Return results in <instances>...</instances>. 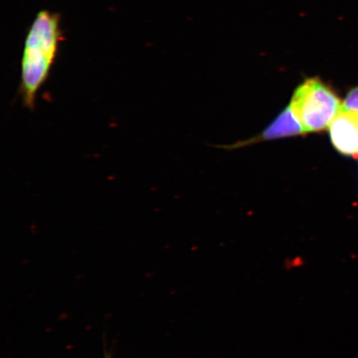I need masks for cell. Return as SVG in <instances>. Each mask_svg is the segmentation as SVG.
I'll return each mask as SVG.
<instances>
[{
    "label": "cell",
    "instance_id": "obj_6",
    "mask_svg": "<svg viewBox=\"0 0 358 358\" xmlns=\"http://www.w3.org/2000/svg\"><path fill=\"white\" fill-rule=\"evenodd\" d=\"M106 358H110L109 357H106Z\"/></svg>",
    "mask_w": 358,
    "mask_h": 358
},
{
    "label": "cell",
    "instance_id": "obj_3",
    "mask_svg": "<svg viewBox=\"0 0 358 358\" xmlns=\"http://www.w3.org/2000/svg\"><path fill=\"white\" fill-rule=\"evenodd\" d=\"M329 134L339 153L358 155V112L341 110L330 124Z\"/></svg>",
    "mask_w": 358,
    "mask_h": 358
},
{
    "label": "cell",
    "instance_id": "obj_5",
    "mask_svg": "<svg viewBox=\"0 0 358 358\" xmlns=\"http://www.w3.org/2000/svg\"><path fill=\"white\" fill-rule=\"evenodd\" d=\"M342 110L358 112V87L349 92L343 102Z\"/></svg>",
    "mask_w": 358,
    "mask_h": 358
},
{
    "label": "cell",
    "instance_id": "obj_1",
    "mask_svg": "<svg viewBox=\"0 0 358 358\" xmlns=\"http://www.w3.org/2000/svg\"><path fill=\"white\" fill-rule=\"evenodd\" d=\"M60 15L49 10L36 15L27 33L21 59L20 96L34 109L37 96L55 64L62 39Z\"/></svg>",
    "mask_w": 358,
    "mask_h": 358
},
{
    "label": "cell",
    "instance_id": "obj_2",
    "mask_svg": "<svg viewBox=\"0 0 358 358\" xmlns=\"http://www.w3.org/2000/svg\"><path fill=\"white\" fill-rule=\"evenodd\" d=\"M290 106L306 133L324 131L343 106L332 90L317 78L304 80L295 90Z\"/></svg>",
    "mask_w": 358,
    "mask_h": 358
},
{
    "label": "cell",
    "instance_id": "obj_4",
    "mask_svg": "<svg viewBox=\"0 0 358 358\" xmlns=\"http://www.w3.org/2000/svg\"><path fill=\"white\" fill-rule=\"evenodd\" d=\"M303 133L306 132L297 115H295L292 107L289 105L277 116L274 122L268 125L261 136L254 138L250 143L275 140V138L298 136V134Z\"/></svg>",
    "mask_w": 358,
    "mask_h": 358
}]
</instances>
